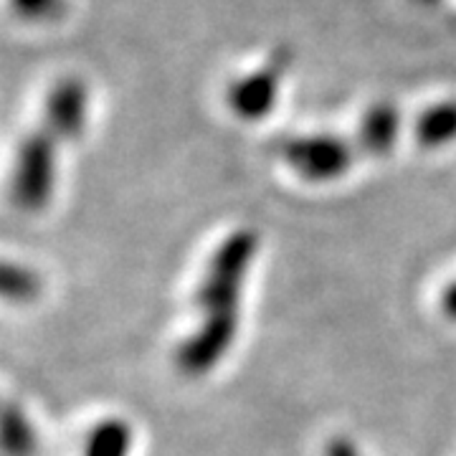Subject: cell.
<instances>
[{"mask_svg":"<svg viewBox=\"0 0 456 456\" xmlns=\"http://www.w3.org/2000/svg\"><path fill=\"white\" fill-rule=\"evenodd\" d=\"M256 233L233 231L206 266L203 281L198 287L196 305L203 322L180 345L178 365L183 373L200 378L226 358L228 347L239 332V305L244 289L246 272L256 256Z\"/></svg>","mask_w":456,"mask_h":456,"instance_id":"1","label":"cell"},{"mask_svg":"<svg viewBox=\"0 0 456 456\" xmlns=\"http://www.w3.org/2000/svg\"><path fill=\"white\" fill-rule=\"evenodd\" d=\"M292 64V51L274 49L259 66L233 77L224 89L228 112L241 122H264L266 117H272Z\"/></svg>","mask_w":456,"mask_h":456,"instance_id":"2","label":"cell"},{"mask_svg":"<svg viewBox=\"0 0 456 456\" xmlns=\"http://www.w3.org/2000/svg\"><path fill=\"white\" fill-rule=\"evenodd\" d=\"M358 145L330 132L297 134L279 145V155L287 167L307 183H332L345 178L358 160Z\"/></svg>","mask_w":456,"mask_h":456,"instance_id":"3","label":"cell"},{"mask_svg":"<svg viewBox=\"0 0 456 456\" xmlns=\"http://www.w3.org/2000/svg\"><path fill=\"white\" fill-rule=\"evenodd\" d=\"M59 140L44 125L33 130L18 147L16 165H13V200L23 211H41L46 208L56 191V150Z\"/></svg>","mask_w":456,"mask_h":456,"instance_id":"4","label":"cell"},{"mask_svg":"<svg viewBox=\"0 0 456 456\" xmlns=\"http://www.w3.org/2000/svg\"><path fill=\"white\" fill-rule=\"evenodd\" d=\"M89 119V86L82 77H61L44 102V127L59 142H74L86 130Z\"/></svg>","mask_w":456,"mask_h":456,"instance_id":"5","label":"cell"},{"mask_svg":"<svg viewBox=\"0 0 456 456\" xmlns=\"http://www.w3.org/2000/svg\"><path fill=\"white\" fill-rule=\"evenodd\" d=\"M401 130H403V114L398 110V104H393L388 99H378L360 117L355 145L360 152L370 158H386L391 155L393 147L398 145Z\"/></svg>","mask_w":456,"mask_h":456,"instance_id":"6","label":"cell"},{"mask_svg":"<svg viewBox=\"0 0 456 456\" xmlns=\"http://www.w3.org/2000/svg\"><path fill=\"white\" fill-rule=\"evenodd\" d=\"M413 137L424 150H439L456 142V97L431 102L413 122Z\"/></svg>","mask_w":456,"mask_h":456,"instance_id":"7","label":"cell"},{"mask_svg":"<svg viewBox=\"0 0 456 456\" xmlns=\"http://www.w3.org/2000/svg\"><path fill=\"white\" fill-rule=\"evenodd\" d=\"M38 446L36 426L16 401H0V452L5 456H31Z\"/></svg>","mask_w":456,"mask_h":456,"instance_id":"8","label":"cell"},{"mask_svg":"<svg viewBox=\"0 0 456 456\" xmlns=\"http://www.w3.org/2000/svg\"><path fill=\"white\" fill-rule=\"evenodd\" d=\"M44 292V279L38 272L11 259H0V302L31 305Z\"/></svg>","mask_w":456,"mask_h":456,"instance_id":"9","label":"cell"},{"mask_svg":"<svg viewBox=\"0 0 456 456\" xmlns=\"http://www.w3.org/2000/svg\"><path fill=\"white\" fill-rule=\"evenodd\" d=\"M132 428L122 419L99 421L84 444V456H130Z\"/></svg>","mask_w":456,"mask_h":456,"instance_id":"10","label":"cell"},{"mask_svg":"<svg viewBox=\"0 0 456 456\" xmlns=\"http://www.w3.org/2000/svg\"><path fill=\"white\" fill-rule=\"evenodd\" d=\"M11 8L26 20L44 23L64 13L66 0H11Z\"/></svg>","mask_w":456,"mask_h":456,"instance_id":"11","label":"cell"},{"mask_svg":"<svg viewBox=\"0 0 456 456\" xmlns=\"http://www.w3.org/2000/svg\"><path fill=\"white\" fill-rule=\"evenodd\" d=\"M327 456H360L358 449L347 439H335L327 446Z\"/></svg>","mask_w":456,"mask_h":456,"instance_id":"12","label":"cell"},{"mask_svg":"<svg viewBox=\"0 0 456 456\" xmlns=\"http://www.w3.org/2000/svg\"><path fill=\"white\" fill-rule=\"evenodd\" d=\"M416 3H421V5H434V3H439V0H416Z\"/></svg>","mask_w":456,"mask_h":456,"instance_id":"13","label":"cell"}]
</instances>
